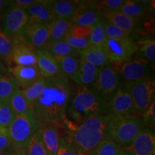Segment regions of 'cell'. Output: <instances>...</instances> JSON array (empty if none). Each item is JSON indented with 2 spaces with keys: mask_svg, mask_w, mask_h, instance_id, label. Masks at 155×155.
Segmentation results:
<instances>
[{
  "mask_svg": "<svg viewBox=\"0 0 155 155\" xmlns=\"http://www.w3.org/2000/svg\"><path fill=\"white\" fill-rule=\"evenodd\" d=\"M9 2L7 1H4V0H0V15L2 14V12L3 9H5L6 7V5H8Z\"/></svg>",
  "mask_w": 155,
  "mask_h": 155,
  "instance_id": "bcb514c9",
  "label": "cell"
},
{
  "mask_svg": "<svg viewBox=\"0 0 155 155\" xmlns=\"http://www.w3.org/2000/svg\"><path fill=\"white\" fill-rule=\"evenodd\" d=\"M124 86L132 98L136 115L140 116L155 101V82L150 77L130 83H125Z\"/></svg>",
  "mask_w": 155,
  "mask_h": 155,
  "instance_id": "8992f818",
  "label": "cell"
},
{
  "mask_svg": "<svg viewBox=\"0 0 155 155\" xmlns=\"http://www.w3.org/2000/svg\"><path fill=\"white\" fill-rule=\"evenodd\" d=\"M106 133L108 138L114 141L121 150H128L137 134L145 125L138 116L108 114Z\"/></svg>",
  "mask_w": 155,
  "mask_h": 155,
  "instance_id": "277c9868",
  "label": "cell"
},
{
  "mask_svg": "<svg viewBox=\"0 0 155 155\" xmlns=\"http://www.w3.org/2000/svg\"><path fill=\"white\" fill-rule=\"evenodd\" d=\"M102 15L103 18L106 22L127 32L137 34L141 33V31H143L144 24L141 25V20L131 18L120 12H102Z\"/></svg>",
  "mask_w": 155,
  "mask_h": 155,
  "instance_id": "e0dca14e",
  "label": "cell"
},
{
  "mask_svg": "<svg viewBox=\"0 0 155 155\" xmlns=\"http://www.w3.org/2000/svg\"><path fill=\"white\" fill-rule=\"evenodd\" d=\"M140 116H141V121L145 126L154 129L155 125V101L153 102Z\"/></svg>",
  "mask_w": 155,
  "mask_h": 155,
  "instance_id": "60d3db41",
  "label": "cell"
},
{
  "mask_svg": "<svg viewBox=\"0 0 155 155\" xmlns=\"http://www.w3.org/2000/svg\"><path fill=\"white\" fill-rule=\"evenodd\" d=\"M57 155H81L79 153H78L76 151L73 150L71 147H70L68 145L65 141L63 140V139L61 138L60 141V145Z\"/></svg>",
  "mask_w": 155,
  "mask_h": 155,
  "instance_id": "7bdbcfd3",
  "label": "cell"
},
{
  "mask_svg": "<svg viewBox=\"0 0 155 155\" xmlns=\"http://www.w3.org/2000/svg\"><path fill=\"white\" fill-rule=\"evenodd\" d=\"M124 0H102L95 1L96 8L101 12H119Z\"/></svg>",
  "mask_w": 155,
  "mask_h": 155,
  "instance_id": "74e56055",
  "label": "cell"
},
{
  "mask_svg": "<svg viewBox=\"0 0 155 155\" xmlns=\"http://www.w3.org/2000/svg\"><path fill=\"white\" fill-rule=\"evenodd\" d=\"M37 67L41 78L48 79L61 73L59 64L55 56L46 50H37Z\"/></svg>",
  "mask_w": 155,
  "mask_h": 155,
  "instance_id": "ffe728a7",
  "label": "cell"
},
{
  "mask_svg": "<svg viewBox=\"0 0 155 155\" xmlns=\"http://www.w3.org/2000/svg\"><path fill=\"white\" fill-rule=\"evenodd\" d=\"M103 19L101 11L96 8L95 1L77 2V7L71 19L73 25L93 27Z\"/></svg>",
  "mask_w": 155,
  "mask_h": 155,
  "instance_id": "8fae6325",
  "label": "cell"
},
{
  "mask_svg": "<svg viewBox=\"0 0 155 155\" xmlns=\"http://www.w3.org/2000/svg\"><path fill=\"white\" fill-rule=\"evenodd\" d=\"M152 63L143 58L133 60L120 65L119 71L122 81L130 83L149 77Z\"/></svg>",
  "mask_w": 155,
  "mask_h": 155,
  "instance_id": "7c38bea8",
  "label": "cell"
},
{
  "mask_svg": "<svg viewBox=\"0 0 155 155\" xmlns=\"http://www.w3.org/2000/svg\"><path fill=\"white\" fill-rule=\"evenodd\" d=\"M12 50V41L9 37L0 26V60L7 63Z\"/></svg>",
  "mask_w": 155,
  "mask_h": 155,
  "instance_id": "8d00e7d4",
  "label": "cell"
},
{
  "mask_svg": "<svg viewBox=\"0 0 155 155\" xmlns=\"http://www.w3.org/2000/svg\"><path fill=\"white\" fill-rule=\"evenodd\" d=\"M9 73L14 79L17 87L22 89L28 88L41 78L37 65L9 66Z\"/></svg>",
  "mask_w": 155,
  "mask_h": 155,
  "instance_id": "2e32d148",
  "label": "cell"
},
{
  "mask_svg": "<svg viewBox=\"0 0 155 155\" xmlns=\"http://www.w3.org/2000/svg\"><path fill=\"white\" fill-rule=\"evenodd\" d=\"M106 115L93 116L78 124L65 117L61 121L63 140L81 155H89L100 141L108 139Z\"/></svg>",
  "mask_w": 155,
  "mask_h": 155,
  "instance_id": "7a4b0ae2",
  "label": "cell"
},
{
  "mask_svg": "<svg viewBox=\"0 0 155 155\" xmlns=\"http://www.w3.org/2000/svg\"><path fill=\"white\" fill-rule=\"evenodd\" d=\"M108 114L136 115L132 98L124 85L119 89L111 100L107 103L106 114Z\"/></svg>",
  "mask_w": 155,
  "mask_h": 155,
  "instance_id": "4fadbf2b",
  "label": "cell"
},
{
  "mask_svg": "<svg viewBox=\"0 0 155 155\" xmlns=\"http://www.w3.org/2000/svg\"><path fill=\"white\" fill-rule=\"evenodd\" d=\"M104 31L106 38H129L132 39L133 35H136L137 34L131 33V32H127L117 27L114 26L112 24H110L106 22L104 19Z\"/></svg>",
  "mask_w": 155,
  "mask_h": 155,
  "instance_id": "d590c367",
  "label": "cell"
},
{
  "mask_svg": "<svg viewBox=\"0 0 155 155\" xmlns=\"http://www.w3.org/2000/svg\"><path fill=\"white\" fill-rule=\"evenodd\" d=\"M38 1V0H15V1H9V3L12 6L27 10L29 7L35 4Z\"/></svg>",
  "mask_w": 155,
  "mask_h": 155,
  "instance_id": "ee69618b",
  "label": "cell"
},
{
  "mask_svg": "<svg viewBox=\"0 0 155 155\" xmlns=\"http://www.w3.org/2000/svg\"><path fill=\"white\" fill-rule=\"evenodd\" d=\"M46 51L55 57H80V51L71 48L65 40L51 42L48 45Z\"/></svg>",
  "mask_w": 155,
  "mask_h": 155,
  "instance_id": "484cf974",
  "label": "cell"
},
{
  "mask_svg": "<svg viewBox=\"0 0 155 155\" xmlns=\"http://www.w3.org/2000/svg\"><path fill=\"white\" fill-rule=\"evenodd\" d=\"M28 155H48L39 129L36 131L26 148Z\"/></svg>",
  "mask_w": 155,
  "mask_h": 155,
  "instance_id": "d6a6232c",
  "label": "cell"
},
{
  "mask_svg": "<svg viewBox=\"0 0 155 155\" xmlns=\"http://www.w3.org/2000/svg\"><path fill=\"white\" fill-rule=\"evenodd\" d=\"M75 87L71 79L61 73L45 79L43 90L32 107L38 129L61 123L66 117Z\"/></svg>",
  "mask_w": 155,
  "mask_h": 155,
  "instance_id": "6da1fadb",
  "label": "cell"
},
{
  "mask_svg": "<svg viewBox=\"0 0 155 155\" xmlns=\"http://www.w3.org/2000/svg\"><path fill=\"white\" fill-rule=\"evenodd\" d=\"M101 70V68L95 67L85 60L80 58L79 68L71 80L78 87L91 88L96 81Z\"/></svg>",
  "mask_w": 155,
  "mask_h": 155,
  "instance_id": "d6986e66",
  "label": "cell"
},
{
  "mask_svg": "<svg viewBox=\"0 0 155 155\" xmlns=\"http://www.w3.org/2000/svg\"><path fill=\"white\" fill-rule=\"evenodd\" d=\"M123 85L118 70L114 66L107 65L101 68L94 84L89 88L104 101L108 103Z\"/></svg>",
  "mask_w": 155,
  "mask_h": 155,
  "instance_id": "ba28073f",
  "label": "cell"
},
{
  "mask_svg": "<svg viewBox=\"0 0 155 155\" xmlns=\"http://www.w3.org/2000/svg\"><path fill=\"white\" fill-rule=\"evenodd\" d=\"M55 58L59 64L61 74L71 79L79 68L80 58L74 57H55Z\"/></svg>",
  "mask_w": 155,
  "mask_h": 155,
  "instance_id": "83f0119b",
  "label": "cell"
},
{
  "mask_svg": "<svg viewBox=\"0 0 155 155\" xmlns=\"http://www.w3.org/2000/svg\"><path fill=\"white\" fill-rule=\"evenodd\" d=\"M0 72H3V65L2 60H0Z\"/></svg>",
  "mask_w": 155,
  "mask_h": 155,
  "instance_id": "681fc988",
  "label": "cell"
},
{
  "mask_svg": "<svg viewBox=\"0 0 155 155\" xmlns=\"http://www.w3.org/2000/svg\"><path fill=\"white\" fill-rule=\"evenodd\" d=\"M118 155H132L131 154L130 152H129V151H127V150H122L121 152Z\"/></svg>",
  "mask_w": 155,
  "mask_h": 155,
  "instance_id": "7dc6e473",
  "label": "cell"
},
{
  "mask_svg": "<svg viewBox=\"0 0 155 155\" xmlns=\"http://www.w3.org/2000/svg\"><path fill=\"white\" fill-rule=\"evenodd\" d=\"M41 138L48 155H57L61 138V123L45 125L40 129Z\"/></svg>",
  "mask_w": 155,
  "mask_h": 155,
  "instance_id": "ac0fdd59",
  "label": "cell"
},
{
  "mask_svg": "<svg viewBox=\"0 0 155 155\" xmlns=\"http://www.w3.org/2000/svg\"><path fill=\"white\" fill-rule=\"evenodd\" d=\"M38 129L32 110L15 116L8 127L12 150H26L30 139Z\"/></svg>",
  "mask_w": 155,
  "mask_h": 155,
  "instance_id": "5b68a950",
  "label": "cell"
},
{
  "mask_svg": "<svg viewBox=\"0 0 155 155\" xmlns=\"http://www.w3.org/2000/svg\"><path fill=\"white\" fill-rule=\"evenodd\" d=\"M80 58L98 68H103L110 63L103 48L96 46L91 45L81 51Z\"/></svg>",
  "mask_w": 155,
  "mask_h": 155,
  "instance_id": "cb8c5ba5",
  "label": "cell"
},
{
  "mask_svg": "<svg viewBox=\"0 0 155 155\" xmlns=\"http://www.w3.org/2000/svg\"><path fill=\"white\" fill-rule=\"evenodd\" d=\"M102 48L110 63L120 65L131 61L138 50V44L129 38H106Z\"/></svg>",
  "mask_w": 155,
  "mask_h": 155,
  "instance_id": "52a82bcc",
  "label": "cell"
},
{
  "mask_svg": "<svg viewBox=\"0 0 155 155\" xmlns=\"http://www.w3.org/2000/svg\"><path fill=\"white\" fill-rule=\"evenodd\" d=\"M106 38L104 26V18H103L101 20L92 27L91 33L89 37L91 45L102 48Z\"/></svg>",
  "mask_w": 155,
  "mask_h": 155,
  "instance_id": "836d02e7",
  "label": "cell"
},
{
  "mask_svg": "<svg viewBox=\"0 0 155 155\" xmlns=\"http://www.w3.org/2000/svg\"><path fill=\"white\" fill-rule=\"evenodd\" d=\"M17 89L19 88L9 72H0V102L8 101Z\"/></svg>",
  "mask_w": 155,
  "mask_h": 155,
  "instance_id": "4316f807",
  "label": "cell"
},
{
  "mask_svg": "<svg viewBox=\"0 0 155 155\" xmlns=\"http://www.w3.org/2000/svg\"><path fill=\"white\" fill-rule=\"evenodd\" d=\"M73 22L68 19H55L47 25L49 32V43L63 40L68 33L70 28L72 27Z\"/></svg>",
  "mask_w": 155,
  "mask_h": 155,
  "instance_id": "d4e9b609",
  "label": "cell"
},
{
  "mask_svg": "<svg viewBox=\"0 0 155 155\" xmlns=\"http://www.w3.org/2000/svg\"><path fill=\"white\" fill-rule=\"evenodd\" d=\"M15 116L8 101L0 102V128H8Z\"/></svg>",
  "mask_w": 155,
  "mask_h": 155,
  "instance_id": "e575fe53",
  "label": "cell"
},
{
  "mask_svg": "<svg viewBox=\"0 0 155 155\" xmlns=\"http://www.w3.org/2000/svg\"><path fill=\"white\" fill-rule=\"evenodd\" d=\"M107 103L89 88L75 86L67 114L72 121L81 124L93 116L106 115Z\"/></svg>",
  "mask_w": 155,
  "mask_h": 155,
  "instance_id": "3957f363",
  "label": "cell"
},
{
  "mask_svg": "<svg viewBox=\"0 0 155 155\" xmlns=\"http://www.w3.org/2000/svg\"><path fill=\"white\" fill-rule=\"evenodd\" d=\"M11 155H28V153L26 152V150H17V151L12 150Z\"/></svg>",
  "mask_w": 155,
  "mask_h": 155,
  "instance_id": "f6af8a7d",
  "label": "cell"
},
{
  "mask_svg": "<svg viewBox=\"0 0 155 155\" xmlns=\"http://www.w3.org/2000/svg\"><path fill=\"white\" fill-rule=\"evenodd\" d=\"M23 37L36 50H46L49 45V32L47 25L28 24Z\"/></svg>",
  "mask_w": 155,
  "mask_h": 155,
  "instance_id": "9a60e30c",
  "label": "cell"
},
{
  "mask_svg": "<svg viewBox=\"0 0 155 155\" xmlns=\"http://www.w3.org/2000/svg\"><path fill=\"white\" fill-rule=\"evenodd\" d=\"M127 151L132 155H155V136L152 129L145 126Z\"/></svg>",
  "mask_w": 155,
  "mask_h": 155,
  "instance_id": "5bb4252c",
  "label": "cell"
},
{
  "mask_svg": "<svg viewBox=\"0 0 155 155\" xmlns=\"http://www.w3.org/2000/svg\"><path fill=\"white\" fill-rule=\"evenodd\" d=\"M92 27H84L80 25H73L68 31L69 36L74 38H86L90 37Z\"/></svg>",
  "mask_w": 155,
  "mask_h": 155,
  "instance_id": "ab89813d",
  "label": "cell"
},
{
  "mask_svg": "<svg viewBox=\"0 0 155 155\" xmlns=\"http://www.w3.org/2000/svg\"><path fill=\"white\" fill-rule=\"evenodd\" d=\"M150 1L124 0L119 12L131 18L141 20L147 17L150 9Z\"/></svg>",
  "mask_w": 155,
  "mask_h": 155,
  "instance_id": "7402d4cb",
  "label": "cell"
},
{
  "mask_svg": "<svg viewBox=\"0 0 155 155\" xmlns=\"http://www.w3.org/2000/svg\"><path fill=\"white\" fill-rule=\"evenodd\" d=\"M10 107L15 115L25 114L30 111L31 107L27 101L21 89H17L13 93L8 101Z\"/></svg>",
  "mask_w": 155,
  "mask_h": 155,
  "instance_id": "f1b7e54d",
  "label": "cell"
},
{
  "mask_svg": "<svg viewBox=\"0 0 155 155\" xmlns=\"http://www.w3.org/2000/svg\"><path fill=\"white\" fill-rule=\"evenodd\" d=\"M138 50L137 53L141 58L146 60L151 63L155 62V41L152 38H144L137 42Z\"/></svg>",
  "mask_w": 155,
  "mask_h": 155,
  "instance_id": "f546056e",
  "label": "cell"
},
{
  "mask_svg": "<svg viewBox=\"0 0 155 155\" xmlns=\"http://www.w3.org/2000/svg\"><path fill=\"white\" fill-rule=\"evenodd\" d=\"M77 7V2L61 0H51L50 9L55 19L71 20Z\"/></svg>",
  "mask_w": 155,
  "mask_h": 155,
  "instance_id": "603a6c76",
  "label": "cell"
},
{
  "mask_svg": "<svg viewBox=\"0 0 155 155\" xmlns=\"http://www.w3.org/2000/svg\"><path fill=\"white\" fill-rule=\"evenodd\" d=\"M12 50L7 64L12 63L19 66L37 65V50L25 40L23 35L12 38Z\"/></svg>",
  "mask_w": 155,
  "mask_h": 155,
  "instance_id": "9c48e42d",
  "label": "cell"
},
{
  "mask_svg": "<svg viewBox=\"0 0 155 155\" xmlns=\"http://www.w3.org/2000/svg\"><path fill=\"white\" fill-rule=\"evenodd\" d=\"M12 150L7 152H0V155H11Z\"/></svg>",
  "mask_w": 155,
  "mask_h": 155,
  "instance_id": "c3c4849f",
  "label": "cell"
},
{
  "mask_svg": "<svg viewBox=\"0 0 155 155\" xmlns=\"http://www.w3.org/2000/svg\"><path fill=\"white\" fill-rule=\"evenodd\" d=\"M45 84V79L40 78L28 88L21 89L27 101L31 107V109L35 102L41 94L42 91L43 90Z\"/></svg>",
  "mask_w": 155,
  "mask_h": 155,
  "instance_id": "1f68e13d",
  "label": "cell"
},
{
  "mask_svg": "<svg viewBox=\"0 0 155 155\" xmlns=\"http://www.w3.org/2000/svg\"><path fill=\"white\" fill-rule=\"evenodd\" d=\"M11 150L12 144L8 128H0V152H7Z\"/></svg>",
  "mask_w": 155,
  "mask_h": 155,
  "instance_id": "b9f144b4",
  "label": "cell"
},
{
  "mask_svg": "<svg viewBox=\"0 0 155 155\" xmlns=\"http://www.w3.org/2000/svg\"><path fill=\"white\" fill-rule=\"evenodd\" d=\"M2 15V28L9 38L23 35V32L29 24L27 12L9 5Z\"/></svg>",
  "mask_w": 155,
  "mask_h": 155,
  "instance_id": "30bf717a",
  "label": "cell"
},
{
  "mask_svg": "<svg viewBox=\"0 0 155 155\" xmlns=\"http://www.w3.org/2000/svg\"><path fill=\"white\" fill-rule=\"evenodd\" d=\"M63 40H65L68 44L73 48V49H75L78 51H82V50H85L86 48H88L91 46L90 39L89 38H74L72 37L69 36L68 35H66L64 38Z\"/></svg>",
  "mask_w": 155,
  "mask_h": 155,
  "instance_id": "f35d334b",
  "label": "cell"
},
{
  "mask_svg": "<svg viewBox=\"0 0 155 155\" xmlns=\"http://www.w3.org/2000/svg\"><path fill=\"white\" fill-rule=\"evenodd\" d=\"M119 145L109 139L100 141L89 155H118L121 152Z\"/></svg>",
  "mask_w": 155,
  "mask_h": 155,
  "instance_id": "4dcf8cb0",
  "label": "cell"
},
{
  "mask_svg": "<svg viewBox=\"0 0 155 155\" xmlns=\"http://www.w3.org/2000/svg\"><path fill=\"white\" fill-rule=\"evenodd\" d=\"M51 0H38L35 4L25 10L29 17V24L39 23L48 25L55 18L50 9Z\"/></svg>",
  "mask_w": 155,
  "mask_h": 155,
  "instance_id": "44dd1931",
  "label": "cell"
}]
</instances>
